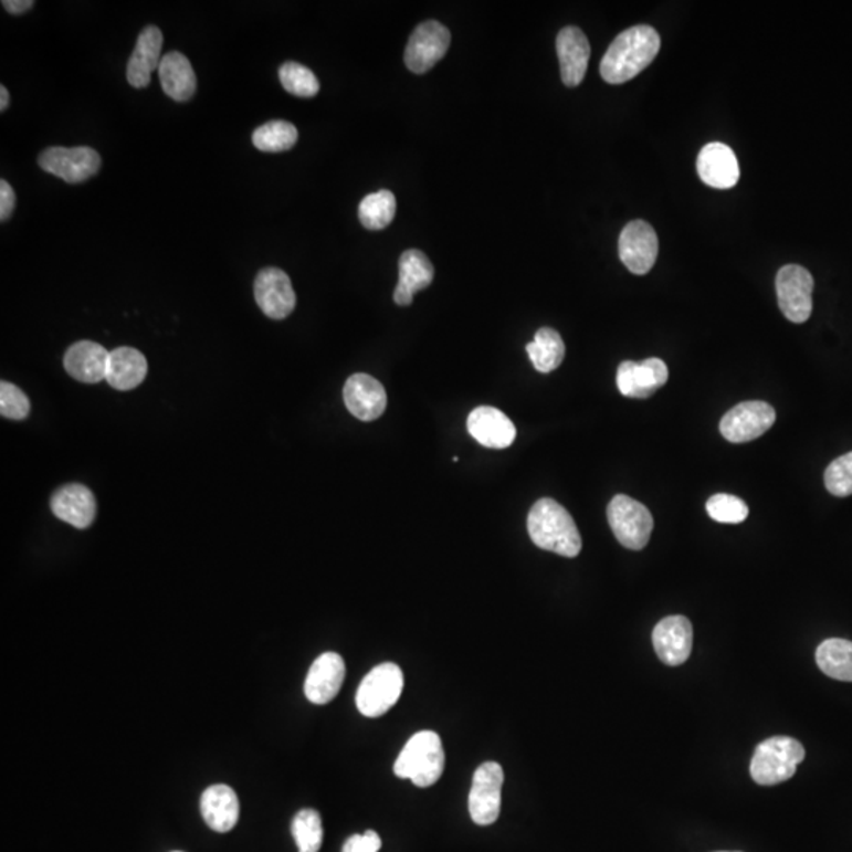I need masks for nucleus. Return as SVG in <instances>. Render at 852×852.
<instances>
[{"label": "nucleus", "mask_w": 852, "mask_h": 852, "mask_svg": "<svg viewBox=\"0 0 852 852\" xmlns=\"http://www.w3.org/2000/svg\"><path fill=\"white\" fill-rule=\"evenodd\" d=\"M659 51V32L651 25H634L610 44L601 59L600 75L608 84L627 83L651 65Z\"/></svg>", "instance_id": "1"}, {"label": "nucleus", "mask_w": 852, "mask_h": 852, "mask_svg": "<svg viewBox=\"0 0 852 852\" xmlns=\"http://www.w3.org/2000/svg\"><path fill=\"white\" fill-rule=\"evenodd\" d=\"M527 530L534 544L545 551L564 558H577L581 553L582 541L577 523L555 499L544 497L534 504L527 516Z\"/></svg>", "instance_id": "2"}, {"label": "nucleus", "mask_w": 852, "mask_h": 852, "mask_svg": "<svg viewBox=\"0 0 852 852\" xmlns=\"http://www.w3.org/2000/svg\"><path fill=\"white\" fill-rule=\"evenodd\" d=\"M445 766L444 747L434 732L414 734L395 761V776L408 778L416 787L428 788L438 783Z\"/></svg>", "instance_id": "3"}, {"label": "nucleus", "mask_w": 852, "mask_h": 852, "mask_svg": "<svg viewBox=\"0 0 852 852\" xmlns=\"http://www.w3.org/2000/svg\"><path fill=\"white\" fill-rule=\"evenodd\" d=\"M803 758L806 748L799 740L788 736L770 737L756 747L750 765L751 778L761 787L783 783L795 777Z\"/></svg>", "instance_id": "4"}, {"label": "nucleus", "mask_w": 852, "mask_h": 852, "mask_svg": "<svg viewBox=\"0 0 852 852\" xmlns=\"http://www.w3.org/2000/svg\"><path fill=\"white\" fill-rule=\"evenodd\" d=\"M403 685V671L395 663L372 667L357 690V709L365 717H381L400 700Z\"/></svg>", "instance_id": "5"}, {"label": "nucleus", "mask_w": 852, "mask_h": 852, "mask_svg": "<svg viewBox=\"0 0 852 852\" xmlns=\"http://www.w3.org/2000/svg\"><path fill=\"white\" fill-rule=\"evenodd\" d=\"M608 522L622 547L640 551L649 544L654 518L645 505L625 494L612 497L608 505Z\"/></svg>", "instance_id": "6"}, {"label": "nucleus", "mask_w": 852, "mask_h": 852, "mask_svg": "<svg viewBox=\"0 0 852 852\" xmlns=\"http://www.w3.org/2000/svg\"><path fill=\"white\" fill-rule=\"evenodd\" d=\"M504 770L497 762H485L475 770L470 792V813L478 825L497 821L503 806Z\"/></svg>", "instance_id": "7"}, {"label": "nucleus", "mask_w": 852, "mask_h": 852, "mask_svg": "<svg viewBox=\"0 0 852 852\" xmlns=\"http://www.w3.org/2000/svg\"><path fill=\"white\" fill-rule=\"evenodd\" d=\"M813 287V276L800 265H785L778 272V306L791 323L802 324L809 320L813 309V301H811Z\"/></svg>", "instance_id": "8"}, {"label": "nucleus", "mask_w": 852, "mask_h": 852, "mask_svg": "<svg viewBox=\"0 0 852 852\" xmlns=\"http://www.w3.org/2000/svg\"><path fill=\"white\" fill-rule=\"evenodd\" d=\"M450 42L452 35L444 24L438 21L422 22L409 36L404 51L406 66L417 75L430 72L448 54Z\"/></svg>", "instance_id": "9"}, {"label": "nucleus", "mask_w": 852, "mask_h": 852, "mask_svg": "<svg viewBox=\"0 0 852 852\" xmlns=\"http://www.w3.org/2000/svg\"><path fill=\"white\" fill-rule=\"evenodd\" d=\"M39 164L66 183H83L97 175L102 158L91 147H50L40 155Z\"/></svg>", "instance_id": "10"}, {"label": "nucleus", "mask_w": 852, "mask_h": 852, "mask_svg": "<svg viewBox=\"0 0 852 852\" xmlns=\"http://www.w3.org/2000/svg\"><path fill=\"white\" fill-rule=\"evenodd\" d=\"M776 409L766 401H745L726 412L720 422L723 438L734 444L761 438L776 423Z\"/></svg>", "instance_id": "11"}, {"label": "nucleus", "mask_w": 852, "mask_h": 852, "mask_svg": "<svg viewBox=\"0 0 852 852\" xmlns=\"http://www.w3.org/2000/svg\"><path fill=\"white\" fill-rule=\"evenodd\" d=\"M659 254V238L654 228L643 220L630 221L619 238V256L634 275L651 272Z\"/></svg>", "instance_id": "12"}, {"label": "nucleus", "mask_w": 852, "mask_h": 852, "mask_svg": "<svg viewBox=\"0 0 852 852\" xmlns=\"http://www.w3.org/2000/svg\"><path fill=\"white\" fill-rule=\"evenodd\" d=\"M254 298L261 312L275 320L290 316L297 304L290 276L275 267L264 269L257 274L254 280Z\"/></svg>", "instance_id": "13"}, {"label": "nucleus", "mask_w": 852, "mask_h": 852, "mask_svg": "<svg viewBox=\"0 0 852 852\" xmlns=\"http://www.w3.org/2000/svg\"><path fill=\"white\" fill-rule=\"evenodd\" d=\"M670 378V371L665 361L662 359H645L638 364V361L625 360L619 365L618 376H616V382H618L619 392L623 397L629 398H644L651 397L656 390L662 389Z\"/></svg>", "instance_id": "14"}, {"label": "nucleus", "mask_w": 852, "mask_h": 852, "mask_svg": "<svg viewBox=\"0 0 852 852\" xmlns=\"http://www.w3.org/2000/svg\"><path fill=\"white\" fill-rule=\"evenodd\" d=\"M652 643L659 659L667 666H681L692 654L693 627L684 616H670L656 623Z\"/></svg>", "instance_id": "15"}, {"label": "nucleus", "mask_w": 852, "mask_h": 852, "mask_svg": "<svg viewBox=\"0 0 852 852\" xmlns=\"http://www.w3.org/2000/svg\"><path fill=\"white\" fill-rule=\"evenodd\" d=\"M348 411L361 422H372L387 408V393L382 383L365 372L350 376L343 390Z\"/></svg>", "instance_id": "16"}, {"label": "nucleus", "mask_w": 852, "mask_h": 852, "mask_svg": "<svg viewBox=\"0 0 852 852\" xmlns=\"http://www.w3.org/2000/svg\"><path fill=\"white\" fill-rule=\"evenodd\" d=\"M345 676L346 665L341 655L326 652V654L317 656L315 663L309 667L308 676H306V698L317 706L330 703L341 690Z\"/></svg>", "instance_id": "17"}, {"label": "nucleus", "mask_w": 852, "mask_h": 852, "mask_svg": "<svg viewBox=\"0 0 852 852\" xmlns=\"http://www.w3.org/2000/svg\"><path fill=\"white\" fill-rule=\"evenodd\" d=\"M467 431L478 444L488 449H507L515 442L516 428L499 409L481 406L467 417Z\"/></svg>", "instance_id": "18"}, {"label": "nucleus", "mask_w": 852, "mask_h": 852, "mask_svg": "<svg viewBox=\"0 0 852 852\" xmlns=\"http://www.w3.org/2000/svg\"><path fill=\"white\" fill-rule=\"evenodd\" d=\"M698 175L706 186L728 190L739 182L740 169L732 147L711 143L703 147L696 161Z\"/></svg>", "instance_id": "19"}, {"label": "nucleus", "mask_w": 852, "mask_h": 852, "mask_svg": "<svg viewBox=\"0 0 852 852\" xmlns=\"http://www.w3.org/2000/svg\"><path fill=\"white\" fill-rule=\"evenodd\" d=\"M51 511L59 519L76 529H87L97 516L94 493L80 483L62 486L51 497Z\"/></svg>", "instance_id": "20"}, {"label": "nucleus", "mask_w": 852, "mask_h": 852, "mask_svg": "<svg viewBox=\"0 0 852 852\" xmlns=\"http://www.w3.org/2000/svg\"><path fill=\"white\" fill-rule=\"evenodd\" d=\"M558 50L560 76L568 87H577L588 72L590 44L581 29L564 28L556 40Z\"/></svg>", "instance_id": "21"}, {"label": "nucleus", "mask_w": 852, "mask_h": 852, "mask_svg": "<svg viewBox=\"0 0 852 852\" xmlns=\"http://www.w3.org/2000/svg\"><path fill=\"white\" fill-rule=\"evenodd\" d=\"M161 46H164V33L160 29L149 25L138 36L135 51H133L127 66V80L130 86L136 88L147 87L150 76L161 64Z\"/></svg>", "instance_id": "22"}, {"label": "nucleus", "mask_w": 852, "mask_h": 852, "mask_svg": "<svg viewBox=\"0 0 852 852\" xmlns=\"http://www.w3.org/2000/svg\"><path fill=\"white\" fill-rule=\"evenodd\" d=\"M109 353L94 341H77L65 353V370L76 381L97 383L106 379Z\"/></svg>", "instance_id": "23"}, {"label": "nucleus", "mask_w": 852, "mask_h": 852, "mask_svg": "<svg viewBox=\"0 0 852 852\" xmlns=\"http://www.w3.org/2000/svg\"><path fill=\"white\" fill-rule=\"evenodd\" d=\"M398 269H400V282L395 290L393 301L397 305L408 306L414 302L416 293L427 290L433 283L434 267L425 253L420 250H408L401 254Z\"/></svg>", "instance_id": "24"}, {"label": "nucleus", "mask_w": 852, "mask_h": 852, "mask_svg": "<svg viewBox=\"0 0 852 852\" xmlns=\"http://www.w3.org/2000/svg\"><path fill=\"white\" fill-rule=\"evenodd\" d=\"M241 806L238 795L228 785H213L201 796V814L212 831L227 833L238 824Z\"/></svg>", "instance_id": "25"}, {"label": "nucleus", "mask_w": 852, "mask_h": 852, "mask_svg": "<svg viewBox=\"0 0 852 852\" xmlns=\"http://www.w3.org/2000/svg\"><path fill=\"white\" fill-rule=\"evenodd\" d=\"M158 75H160L165 94L176 102H187L197 92V75L183 54L175 51L164 55L158 66Z\"/></svg>", "instance_id": "26"}, {"label": "nucleus", "mask_w": 852, "mask_h": 852, "mask_svg": "<svg viewBox=\"0 0 852 852\" xmlns=\"http://www.w3.org/2000/svg\"><path fill=\"white\" fill-rule=\"evenodd\" d=\"M147 360L135 348H117L111 350L106 381L116 390L136 389L146 379Z\"/></svg>", "instance_id": "27"}, {"label": "nucleus", "mask_w": 852, "mask_h": 852, "mask_svg": "<svg viewBox=\"0 0 852 852\" xmlns=\"http://www.w3.org/2000/svg\"><path fill=\"white\" fill-rule=\"evenodd\" d=\"M527 354L538 372L555 371L566 357V345L555 328L541 327L533 343L526 346Z\"/></svg>", "instance_id": "28"}, {"label": "nucleus", "mask_w": 852, "mask_h": 852, "mask_svg": "<svg viewBox=\"0 0 852 852\" xmlns=\"http://www.w3.org/2000/svg\"><path fill=\"white\" fill-rule=\"evenodd\" d=\"M817 663L825 676L852 682V643L840 638L825 640L817 651Z\"/></svg>", "instance_id": "29"}, {"label": "nucleus", "mask_w": 852, "mask_h": 852, "mask_svg": "<svg viewBox=\"0 0 852 852\" xmlns=\"http://www.w3.org/2000/svg\"><path fill=\"white\" fill-rule=\"evenodd\" d=\"M397 213V199L389 190L376 191L361 199L359 219L367 230L381 231L389 227Z\"/></svg>", "instance_id": "30"}, {"label": "nucleus", "mask_w": 852, "mask_h": 852, "mask_svg": "<svg viewBox=\"0 0 852 852\" xmlns=\"http://www.w3.org/2000/svg\"><path fill=\"white\" fill-rule=\"evenodd\" d=\"M298 139L297 128L286 120H272L253 133V146L263 152H284L293 149Z\"/></svg>", "instance_id": "31"}, {"label": "nucleus", "mask_w": 852, "mask_h": 852, "mask_svg": "<svg viewBox=\"0 0 852 852\" xmlns=\"http://www.w3.org/2000/svg\"><path fill=\"white\" fill-rule=\"evenodd\" d=\"M291 832L298 852H319L323 846L324 829L320 814L316 810L305 809L295 814Z\"/></svg>", "instance_id": "32"}, {"label": "nucleus", "mask_w": 852, "mask_h": 852, "mask_svg": "<svg viewBox=\"0 0 852 852\" xmlns=\"http://www.w3.org/2000/svg\"><path fill=\"white\" fill-rule=\"evenodd\" d=\"M280 81H282L284 91L290 92L295 97L312 98L319 92V81H317L315 73L306 66L297 64V62H286L282 65Z\"/></svg>", "instance_id": "33"}, {"label": "nucleus", "mask_w": 852, "mask_h": 852, "mask_svg": "<svg viewBox=\"0 0 852 852\" xmlns=\"http://www.w3.org/2000/svg\"><path fill=\"white\" fill-rule=\"evenodd\" d=\"M706 508L712 519L725 525H739L748 516L747 504L733 494H715L707 501Z\"/></svg>", "instance_id": "34"}, {"label": "nucleus", "mask_w": 852, "mask_h": 852, "mask_svg": "<svg viewBox=\"0 0 852 852\" xmlns=\"http://www.w3.org/2000/svg\"><path fill=\"white\" fill-rule=\"evenodd\" d=\"M825 488L833 496L846 497L852 494V452L829 464L824 475Z\"/></svg>", "instance_id": "35"}, {"label": "nucleus", "mask_w": 852, "mask_h": 852, "mask_svg": "<svg viewBox=\"0 0 852 852\" xmlns=\"http://www.w3.org/2000/svg\"><path fill=\"white\" fill-rule=\"evenodd\" d=\"M0 412L11 420H24L31 412V401L20 387L3 381L0 383Z\"/></svg>", "instance_id": "36"}, {"label": "nucleus", "mask_w": 852, "mask_h": 852, "mask_svg": "<svg viewBox=\"0 0 852 852\" xmlns=\"http://www.w3.org/2000/svg\"><path fill=\"white\" fill-rule=\"evenodd\" d=\"M382 842L379 839L378 833L368 831L365 833H357V835L350 837L346 840L345 846L341 852H378L381 850Z\"/></svg>", "instance_id": "37"}, {"label": "nucleus", "mask_w": 852, "mask_h": 852, "mask_svg": "<svg viewBox=\"0 0 852 852\" xmlns=\"http://www.w3.org/2000/svg\"><path fill=\"white\" fill-rule=\"evenodd\" d=\"M14 206H17V194H14L10 183L2 180L0 182V220H9L11 213H13Z\"/></svg>", "instance_id": "38"}, {"label": "nucleus", "mask_w": 852, "mask_h": 852, "mask_svg": "<svg viewBox=\"0 0 852 852\" xmlns=\"http://www.w3.org/2000/svg\"><path fill=\"white\" fill-rule=\"evenodd\" d=\"M7 11L13 14L24 13V11L31 10L33 7L32 0H6L2 2Z\"/></svg>", "instance_id": "39"}, {"label": "nucleus", "mask_w": 852, "mask_h": 852, "mask_svg": "<svg viewBox=\"0 0 852 852\" xmlns=\"http://www.w3.org/2000/svg\"><path fill=\"white\" fill-rule=\"evenodd\" d=\"M10 95L6 86L0 87V111L9 108Z\"/></svg>", "instance_id": "40"}, {"label": "nucleus", "mask_w": 852, "mask_h": 852, "mask_svg": "<svg viewBox=\"0 0 852 852\" xmlns=\"http://www.w3.org/2000/svg\"><path fill=\"white\" fill-rule=\"evenodd\" d=\"M176 852H180V851H176Z\"/></svg>", "instance_id": "41"}]
</instances>
